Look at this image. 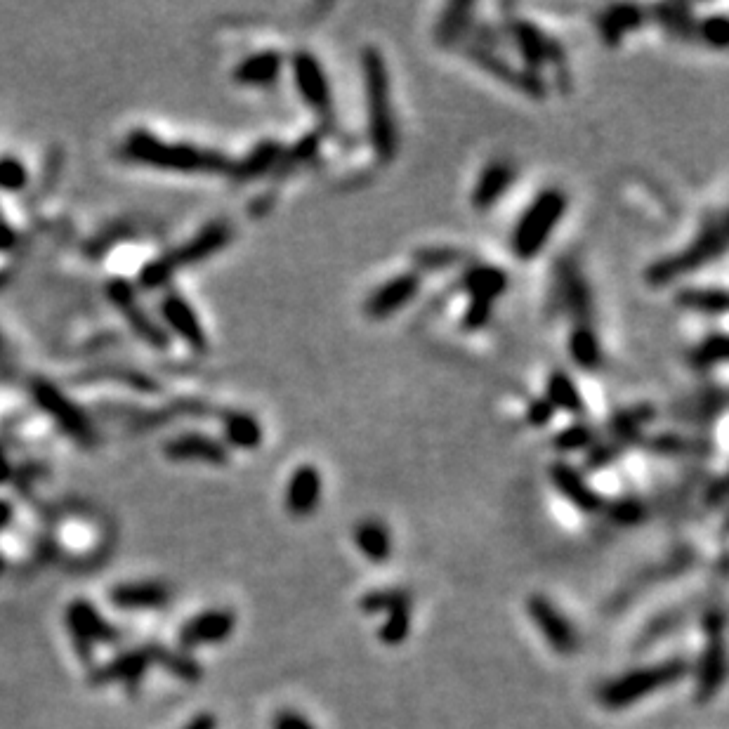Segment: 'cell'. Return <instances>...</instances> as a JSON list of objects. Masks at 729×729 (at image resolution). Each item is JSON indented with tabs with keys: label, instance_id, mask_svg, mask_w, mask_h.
Segmentation results:
<instances>
[{
	"label": "cell",
	"instance_id": "cell-1",
	"mask_svg": "<svg viewBox=\"0 0 729 729\" xmlns=\"http://www.w3.org/2000/svg\"><path fill=\"white\" fill-rule=\"evenodd\" d=\"M361 76H364L366 100V126L373 154L380 163H392L399 151V128L394 118L392 83L385 57L378 48H364L361 52Z\"/></svg>",
	"mask_w": 729,
	"mask_h": 729
},
{
	"label": "cell",
	"instance_id": "cell-2",
	"mask_svg": "<svg viewBox=\"0 0 729 729\" xmlns=\"http://www.w3.org/2000/svg\"><path fill=\"white\" fill-rule=\"evenodd\" d=\"M123 156L133 163L151 166L170 173H210L229 175L234 161L213 149H201L194 144L163 142L149 130H133L123 142Z\"/></svg>",
	"mask_w": 729,
	"mask_h": 729
},
{
	"label": "cell",
	"instance_id": "cell-3",
	"mask_svg": "<svg viewBox=\"0 0 729 729\" xmlns=\"http://www.w3.org/2000/svg\"><path fill=\"white\" fill-rule=\"evenodd\" d=\"M727 251V218L725 213L708 215L701 232L689 243L685 251L666 255V258L652 262L645 272V281L652 288H663L678 281L687 274L699 272L708 262L722 258Z\"/></svg>",
	"mask_w": 729,
	"mask_h": 729
},
{
	"label": "cell",
	"instance_id": "cell-4",
	"mask_svg": "<svg viewBox=\"0 0 729 729\" xmlns=\"http://www.w3.org/2000/svg\"><path fill=\"white\" fill-rule=\"evenodd\" d=\"M232 239H234L232 222L227 220L208 222L199 234L192 236L187 243H182L180 248H173V251L163 253L156 260H151L149 265H144L140 272V286L147 288V291L163 288L166 284H170V279H173L180 269L199 265V262L213 258L215 253L225 251L229 243H232Z\"/></svg>",
	"mask_w": 729,
	"mask_h": 729
},
{
	"label": "cell",
	"instance_id": "cell-5",
	"mask_svg": "<svg viewBox=\"0 0 729 729\" xmlns=\"http://www.w3.org/2000/svg\"><path fill=\"white\" fill-rule=\"evenodd\" d=\"M687 673L689 663L685 659H666L656 666L637 668V671H630L602 685L600 704L612 708V711H621V708L633 706L645 696L659 692V689L678 685L680 680L687 678Z\"/></svg>",
	"mask_w": 729,
	"mask_h": 729
},
{
	"label": "cell",
	"instance_id": "cell-6",
	"mask_svg": "<svg viewBox=\"0 0 729 729\" xmlns=\"http://www.w3.org/2000/svg\"><path fill=\"white\" fill-rule=\"evenodd\" d=\"M567 213V194L560 189H545L529 203L512 232V253L520 260H534L548 246L555 227Z\"/></svg>",
	"mask_w": 729,
	"mask_h": 729
},
{
	"label": "cell",
	"instance_id": "cell-7",
	"mask_svg": "<svg viewBox=\"0 0 729 729\" xmlns=\"http://www.w3.org/2000/svg\"><path fill=\"white\" fill-rule=\"evenodd\" d=\"M31 392H34L36 404L41 406V409L48 413V416L55 420L59 428L67 432L69 437H74L76 442L83 446L95 444L97 435L93 423H90L88 416L81 411V406L71 402L67 394L59 390L57 385H52L43 378H36L34 383H31Z\"/></svg>",
	"mask_w": 729,
	"mask_h": 729
},
{
	"label": "cell",
	"instance_id": "cell-8",
	"mask_svg": "<svg viewBox=\"0 0 729 729\" xmlns=\"http://www.w3.org/2000/svg\"><path fill=\"white\" fill-rule=\"evenodd\" d=\"M550 300L555 307L574 319L576 326H590L593 319V293L581 269L571 260H557L553 272V295Z\"/></svg>",
	"mask_w": 729,
	"mask_h": 729
},
{
	"label": "cell",
	"instance_id": "cell-9",
	"mask_svg": "<svg viewBox=\"0 0 729 729\" xmlns=\"http://www.w3.org/2000/svg\"><path fill=\"white\" fill-rule=\"evenodd\" d=\"M508 36L515 50L520 52L524 69L531 71V74H538L548 64L564 67V62H567L562 45L553 41L529 19H512L508 24Z\"/></svg>",
	"mask_w": 729,
	"mask_h": 729
},
{
	"label": "cell",
	"instance_id": "cell-10",
	"mask_svg": "<svg viewBox=\"0 0 729 729\" xmlns=\"http://www.w3.org/2000/svg\"><path fill=\"white\" fill-rule=\"evenodd\" d=\"M107 295H109L111 305H114L116 310L123 314V319L128 321L130 328H133V333L137 338L144 340V343L151 347H156V350H166V347L170 345L168 331L161 324H156V321L142 310L140 302H137L133 284H128V281H123V279H114L107 286Z\"/></svg>",
	"mask_w": 729,
	"mask_h": 729
},
{
	"label": "cell",
	"instance_id": "cell-11",
	"mask_svg": "<svg viewBox=\"0 0 729 729\" xmlns=\"http://www.w3.org/2000/svg\"><path fill=\"white\" fill-rule=\"evenodd\" d=\"M291 69H293V81L298 85V93L302 102L310 107L314 114L321 118H328L333 111V95H331V83H328V76L324 67L312 52L300 50L291 57Z\"/></svg>",
	"mask_w": 729,
	"mask_h": 729
},
{
	"label": "cell",
	"instance_id": "cell-12",
	"mask_svg": "<svg viewBox=\"0 0 729 729\" xmlns=\"http://www.w3.org/2000/svg\"><path fill=\"white\" fill-rule=\"evenodd\" d=\"M67 626L71 635H74L76 649L85 663L90 659L93 645H114V642H118L116 628L109 621H104L102 614L93 607V602L88 600H76L69 604Z\"/></svg>",
	"mask_w": 729,
	"mask_h": 729
},
{
	"label": "cell",
	"instance_id": "cell-13",
	"mask_svg": "<svg viewBox=\"0 0 729 729\" xmlns=\"http://www.w3.org/2000/svg\"><path fill=\"white\" fill-rule=\"evenodd\" d=\"M463 52H465V57H468L472 64H477L479 69L489 71V74L496 76L498 81H505L510 88L522 90V93L534 97V100H543L545 93H548V85H545L541 76L531 74V71H527V69L512 67L508 59L498 55V52L472 48V45L463 48Z\"/></svg>",
	"mask_w": 729,
	"mask_h": 729
},
{
	"label": "cell",
	"instance_id": "cell-14",
	"mask_svg": "<svg viewBox=\"0 0 729 729\" xmlns=\"http://www.w3.org/2000/svg\"><path fill=\"white\" fill-rule=\"evenodd\" d=\"M420 274L418 272H402L397 277L387 279L385 284H380L376 291H373L369 298H366L364 312L366 317L373 321H383L399 310H404L409 302L420 293Z\"/></svg>",
	"mask_w": 729,
	"mask_h": 729
},
{
	"label": "cell",
	"instance_id": "cell-15",
	"mask_svg": "<svg viewBox=\"0 0 729 729\" xmlns=\"http://www.w3.org/2000/svg\"><path fill=\"white\" fill-rule=\"evenodd\" d=\"M527 612L531 621L536 623V628L541 630L548 645L560 654H571L579 647V637H576V630L571 628L567 616H564L560 609L555 607L553 602L545 595H531L527 602Z\"/></svg>",
	"mask_w": 729,
	"mask_h": 729
},
{
	"label": "cell",
	"instance_id": "cell-16",
	"mask_svg": "<svg viewBox=\"0 0 729 729\" xmlns=\"http://www.w3.org/2000/svg\"><path fill=\"white\" fill-rule=\"evenodd\" d=\"M161 314H163V324L168 326V331L175 333V336L180 338L182 343L189 347V350H194V352L208 350L206 328H203L199 314L194 312V307L189 305V300L185 298V295H180V293L163 295Z\"/></svg>",
	"mask_w": 729,
	"mask_h": 729
},
{
	"label": "cell",
	"instance_id": "cell-17",
	"mask_svg": "<svg viewBox=\"0 0 729 729\" xmlns=\"http://www.w3.org/2000/svg\"><path fill=\"white\" fill-rule=\"evenodd\" d=\"M236 628V616L227 609H208L189 619L180 628V645L185 649L220 645L232 637Z\"/></svg>",
	"mask_w": 729,
	"mask_h": 729
},
{
	"label": "cell",
	"instance_id": "cell-18",
	"mask_svg": "<svg viewBox=\"0 0 729 729\" xmlns=\"http://www.w3.org/2000/svg\"><path fill=\"white\" fill-rule=\"evenodd\" d=\"M163 453L170 461H196L208 465H227L229 449L220 439L203 435V432H185L163 446Z\"/></svg>",
	"mask_w": 729,
	"mask_h": 729
},
{
	"label": "cell",
	"instance_id": "cell-19",
	"mask_svg": "<svg viewBox=\"0 0 729 729\" xmlns=\"http://www.w3.org/2000/svg\"><path fill=\"white\" fill-rule=\"evenodd\" d=\"M550 482H553L555 489L560 491L576 510L586 512V515H597V512L604 510L602 496L597 494L593 486L588 484V479L583 477L574 465L564 461L550 465Z\"/></svg>",
	"mask_w": 729,
	"mask_h": 729
},
{
	"label": "cell",
	"instance_id": "cell-20",
	"mask_svg": "<svg viewBox=\"0 0 729 729\" xmlns=\"http://www.w3.org/2000/svg\"><path fill=\"white\" fill-rule=\"evenodd\" d=\"M321 472L314 465H300L288 479L286 486V510L293 517H310L321 503Z\"/></svg>",
	"mask_w": 729,
	"mask_h": 729
},
{
	"label": "cell",
	"instance_id": "cell-21",
	"mask_svg": "<svg viewBox=\"0 0 729 729\" xmlns=\"http://www.w3.org/2000/svg\"><path fill=\"white\" fill-rule=\"evenodd\" d=\"M515 177H517V170L508 161L498 159V161L486 163V166L482 168V173H479V177H477L475 189H472V206H475L479 213L494 208L496 203L501 201L505 194H508V189L512 187V182H515Z\"/></svg>",
	"mask_w": 729,
	"mask_h": 729
},
{
	"label": "cell",
	"instance_id": "cell-22",
	"mask_svg": "<svg viewBox=\"0 0 729 729\" xmlns=\"http://www.w3.org/2000/svg\"><path fill=\"white\" fill-rule=\"evenodd\" d=\"M508 286L510 277L505 269L496 265H482V262L470 265L461 277V288L470 298V302H486V305H494V302L508 291Z\"/></svg>",
	"mask_w": 729,
	"mask_h": 729
},
{
	"label": "cell",
	"instance_id": "cell-23",
	"mask_svg": "<svg viewBox=\"0 0 729 729\" xmlns=\"http://www.w3.org/2000/svg\"><path fill=\"white\" fill-rule=\"evenodd\" d=\"M725 675V642H722V635H713L706 640V649L699 659V671H696V699H699V704H708L718 694Z\"/></svg>",
	"mask_w": 729,
	"mask_h": 729
},
{
	"label": "cell",
	"instance_id": "cell-24",
	"mask_svg": "<svg viewBox=\"0 0 729 729\" xmlns=\"http://www.w3.org/2000/svg\"><path fill=\"white\" fill-rule=\"evenodd\" d=\"M645 22H647V12L642 10L640 5L616 3L600 12V17H597V29H600L602 41L607 43L609 48H616V45H621L623 36L630 34V31H637Z\"/></svg>",
	"mask_w": 729,
	"mask_h": 729
},
{
	"label": "cell",
	"instance_id": "cell-25",
	"mask_svg": "<svg viewBox=\"0 0 729 729\" xmlns=\"http://www.w3.org/2000/svg\"><path fill=\"white\" fill-rule=\"evenodd\" d=\"M281 69H284V55L279 50H262L241 59L232 71V78L241 85H251V88H267V85L279 81Z\"/></svg>",
	"mask_w": 729,
	"mask_h": 729
},
{
	"label": "cell",
	"instance_id": "cell-26",
	"mask_svg": "<svg viewBox=\"0 0 729 729\" xmlns=\"http://www.w3.org/2000/svg\"><path fill=\"white\" fill-rule=\"evenodd\" d=\"M286 147L277 140H262L255 144V147L248 151L246 156L239 163H234L232 170H229L227 177H232L234 182H253L258 177H265L274 173L279 166L281 156H284Z\"/></svg>",
	"mask_w": 729,
	"mask_h": 729
},
{
	"label": "cell",
	"instance_id": "cell-27",
	"mask_svg": "<svg viewBox=\"0 0 729 729\" xmlns=\"http://www.w3.org/2000/svg\"><path fill=\"white\" fill-rule=\"evenodd\" d=\"M111 602L118 609L128 612H142V609H159L170 600V590L163 583H121L109 593Z\"/></svg>",
	"mask_w": 729,
	"mask_h": 729
},
{
	"label": "cell",
	"instance_id": "cell-28",
	"mask_svg": "<svg viewBox=\"0 0 729 729\" xmlns=\"http://www.w3.org/2000/svg\"><path fill=\"white\" fill-rule=\"evenodd\" d=\"M475 5L472 3H451L446 5L442 17L435 26V38L442 48H456L470 38L475 26Z\"/></svg>",
	"mask_w": 729,
	"mask_h": 729
},
{
	"label": "cell",
	"instance_id": "cell-29",
	"mask_svg": "<svg viewBox=\"0 0 729 729\" xmlns=\"http://www.w3.org/2000/svg\"><path fill=\"white\" fill-rule=\"evenodd\" d=\"M222 432H225V446L234 449H258L262 444L260 420L246 411H227L222 416Z\"/></svg>",
	"mask_w": 729,
	"mask_h": 729
},
{
	"label": "cell",
	"instance_id": "cell-30",
	"mask_svg": "<svg viewBox=\"0 0 729 729\" xmlns=\"http://www.w3.org/2000/svg\"><path fill=\"white\" fill-rule=\"evenodd\" d=\"M151 666L149 652L147 649H135V652H126L116 656L109 666H102L100 671H95L93 682L95 685H104V682H137L144 675V671Z\"/></svg>",
	"mask_w": 729,
	"mask_h": 729
},
{
	"label": "cell",
	"instance_id": "cell-31",
	"mask_svg": "<svg viewBox=\"0 0 729 729\" xmlns=\"http://www.w3.org/2000/svg\"><path fill=\"white\" fill-rule=\"evenodd\" d=\"M545 399L553 404V409L571 413V416H581L586 411V402H583V394L579 385L574 383V378L569 376L567 371H553L548 376V383H545Z\"/></svg>",
	"mask_w": 729,
	"mask_h": 729
},
{
	"label": "cell",
	"instance_id": "cell-32",
	"mask_svg": "<svg viewBox=\"0 0 729 729\" xmlns=\"http://www.w3.org/2000/svg\"><path fill=\"white\" fill-rule=\"evenodd\" d=\"M354 543L359 553L371 562H385L392 555V534L378 520L359 522L354 529Z\"/></svg>",
	"mask_w": 729,
	"mask_h": 729
},
{
	"label": "cell",
	"instance_id": "cell-33",
	"mask_svg": "<svg viewBox=\"0 0 729 729\" xmlns=\"http://www.w3.org/2000/svg\"><path fill=\"white\" fill-rule=\"evenodd\" d=\"M569 357L583 371H595L602 364V345L590 326H574L569 333Z\"/></svg>",
	"mask_w": 729,
	"mask_h": 729
},
{
	"label": "cell",
	"instance_id": "cell-34",
	"mask_svg": "<svg viewBox=\"0 0 729 729\" xmlns=\"http://www.w3.org/2000/svg\"><path fill=\"white\" fill-rule=\"evenodd\" d=\"M652 15L678 41H692L696 34L692 8L685 3H661L652 10Z\"/></svg>",
	"mask_w": 729,
	"mask_h": 729
},
{
	"label": "cell",
	"instance_id": "cell-35",
	"mask_svg": "<svg viewBox=\"0 0 729 729\" xmlns=\"http://www.w3.org/2000/svg\"><path fill=\"white\" fill-rule=\"evenodd\" d=\"M675 302L682 310L718 317V314L727 312V291L725 288H682L675 295Z\"/></svg>",
	"mask_w": 729,
	"mask_h": 729
},
{
	"label": "cell",
	"instance_id": "cell-36",
	"mask_svg": "<svg viewBox=\"0 0 729 729\" xmlns=\"http://www.w3.org/2000/svg\"><path fill=\"white\" fill-rule=\"evenodd\" d=\"M656 418V409L652 404H635L628 406V409H621L609 418L607 430L612 437H628V439H640V432L645 425L652 423Z\"/></svg>",
	"mask_w": 729,
	"mask_h": 729
},
{
	"label": "cell",
	"instance_id": "cell-37",
	"mask_svg": "<svg viewBox=\"0 0 729 729\" xmlns=\"http://www.w3.org/2000/svg\"><path fill=\"white\" fill-rule=\"evenodd\" d=\"M147 652L151 663H161V666L168 668L175 678L185 682H201L203 668L189 654L173 652V649L166 647H147Z\"/></svg>",
	"mask_w": 729,
	"mask_h": 729
},
{
	"label": "cell",
	"instance_id": "cell-38",
	"mask_svg": "<svg viewBox=\"0 0 729 729\" xmlns=\"http://www.w3.org/2000/svg\"><path fill=\"white\" fill-rule=\"evenodd\" d=\"M727 354L729 347L725 333H711V336H706L699 345H694L692 352H689V364H692L696 371H708L715 369V366L725 364Z\"/></svg>",
	"mask_w": 729,
	"mask_h": 729
},
{
	"label": "cell",
	"instance_id": "cell-39",
	"mask_svg": "<svg viewBox=\"0 0 729 729\" xmlns=\"http://www.w3.org/2000/svg\"><path fill=\"white\" fill-rule=\"evenodd\" d=\"M321 140H324V137H321L319 130L302 135L291 149L284 151V156H281V161H279L277 170H274V175L284 177V175L291 173L293 168L302 166V163H310V161L317 159V154L321 149Z\"/></svg>",
	"mask_w": 729,
	"mask_h": 729
},
{
	"label": "cell",
	"instance_id": "cell-40",
	"mask_svg": "<svg viewBox=\"0 0 729 729\" xmlns=\"http://www.w3.org/2000/svg\"><path fill=\"white\" fill-rule=\"evenodd\" d=\"M465 260L463 251L453 246H425L413 253V265L423 272H446Z\"/></svg>",
	"mask_w": 729,
	"mask_h": 729
},
{
	"label": "cell",
	"instance_id": "cell-41",
	"mask_svg": "<svg viewBox=\"0 0 729 729\" xmlns=\"http://www.w3.org/2000/svg\"><path fill=\"white\" fill-rule=\"evenodd\" d=\"M411 633V600H406L387 612V619L380 626V642L387 647H399Z\"/></svg>",
	"mask_w": 729,
	"mask_h": 729
},
{
	"label": "cell",
	"instance_id": "cell-42",
	"mask_svg": "<svg viewBox=\"0 0 729 729\" xmlns=\"http://www.w3.org/2000/svg\"><path fill=\"white\" fill-rule=\"evenodd\" d=\"M597 444V430L588 423H574L564 428L553 437L555 451L560 453H576Z\"/></svg>",
	"mask_w": 729,
	"mask_h": 729
},
{
	"label": "cell",
	"instance_id": "cell-43",
	"mask_svg": "<svg viewBox=\"0 0 729 729\" xmlns=\"http://www.w3.org/2000/svg\"><path fill=\"white\" fill-rule=\"evenodd\" d=\"M406 600H411V595L402 588H383V590H371L359 600V609L364 614H380L390 612V609L397 607Z\"/></svg>",
	"mask_w": 729,
	"mask_h": 729
},
{
	"label": "cell",
	"instance_id": "cell-44",
	"mask_svg": "<svg viewBox=\"0 0 729 729\" xmlns=\"http://www.w3.org/2000/svg\"><path fill=\"white\" fill-rule=\"evenodd\" d=\"M637 439H628V437H609L607 442L602 444H593L590 446V453L586 456V465L588 468H604V465H609L612 461H616V458L621 456L623 451H626L628 444H635Z\"/></svg>",
	"mask_w": 729,
	"mask_h": 729
},
{
	"label": "cell",
	"instance_id": "cell-45",
	"mask_svg": "<svg viewBox=\"0 0 729 729\" xmlns=\"http://www.w3.org/2000/svg\"><path fill=\"white\" fill-rule=\"evenodd\" d=\"M696 34H699L701 41L711 45L715 50H727L729 48V19L727 15H711L701 19L699 26H696Z\"/></svg>",
	"mask_w": 729,
	"mask_h": 729
},
{
	"label": "cell",
	"instance_id": "cell-46",
	"mask_svg": "<svg viewBox=\"0 0 729 729\" xmlns=\"http://www.w3.org/2000/svg\"><path fill=\"white\" fill-rule=\"evenodd\" d=\"M29 185V170L15 156L0 159V189L3 192H22Z\"/></svg>",
	"mask_w": 729,
	"mask_h": 729
},
{
	"label": "cell",
	"instance_id": "cell-47",
	"mask_svg": "<svg viewBox=\"0 0 729 729\" xmlns=\"http://www.w3.org/2000/svg\"><path fill=\"white\" fill-rule=\"evenodd\" d=\"M647 446L654 453H659V456H687V453L696 449L694 442H689V439L680 435H673V432H661V435L649 439Z\"/></svg>",
	"mask_w": 729,
	"mask_h": 729
},
{
	"label": "cell",
	"instance_id": "cell-48",
	"mask_svg": "<svg viewBox=\"0 0 729 729\" xmlns=\"http://www.w3.org/2000/svg\"><path fill=\"white\" fill-rule=\"evenodd\" d=\"M607 512L616 524H621V527H633V524L645 520L647 508L637 501V498H619L614 505H609Z\"/></svg>",
	"mask_w": 729,
	"mask_h": 729
},
{
	"label": "cell",
	"instance_id": "cell-49",
	"mask_svg": "<svg viewBox=\"0 0 729 729\" xmlns=\"http://www.w3.org/2000/svg\"><path fill=\"white\" fill-rule=\"evenodd\" d=\"M491 314H494V305H486V302H470L468 310L463 314L461 326L465 331H482V328L489 326Z\"/></svg>",
	"mask_w": 729,
	"mask_h": 729
},
{
	"label": "cell",
	"instance_id": "cell-50",
	"mask_svg": "<svg viewBox=\"0 0 729 729\" xmlns=\"http://www.w3.org/2000/svg\"><path fill=\"white\" fill-rule=\"evenodd\" d=\"M553 416H555L553 404H550L545 397L534 399V402H531L529 409H527V420L531 425H534V428H545V425L553 420Z\"/></svg>",
	"mask_w": 729,
	"mask_h": 729
},
{
	"label": "cell",
	"instance_id": "cell-51",
	"mask_svg": "<svg viewBox=\"0 0 729 729\" xmlns=\"http://www.w3.org/2000/svg\"><path fill=\"white\" fill-rule=\"evenodd\" d=\"M272 729H317L312 725L305 715L295 713V711H281L274 715L272 720Z\"/></svg>",
	"mask_w": 729,
	"mask_h": 729
},
{
	"label": "cell",
	"instance_id": "cell-52",
	"mask_svg": "<svg viewBox=\"0 0 729 729\" xmlns=\"http://www.w3.org/2000/svg\"><path fill=\"white\" fill-rule=\"evenodd\" d=\"M182 729H218V718L213 713H199Z\"/></svg>",
	"mask_w": 729,
	"mask_h": 729
},
{
	"label": "cell",
	"instance_id": "cell-53",
	"mask_svg": "<svg viewBox=\"0 0 729 729\" xmlns=\"http://www.w3.org/2000/svg\"><path fill=\"white\" fill-rule=\"evenodd\" d=\"M17 243V234L15 229H12L10 225H5L3 220H0V251H8V248H12Z\"/></svg>",
	"mask_w": 729,
	"mask_h": 729
},
{
	"label": "cell",
	"instance_id": "cell-54",
	"mask_svg": "<svg viewBox=\"0 0 729 729\" xmlns=\"http://www.w3.org/2000/svg\"><path fill=\"white\" fill-rule=\"evenodd\" d=\"M10 475H12V468H10L8 458H5L3 449H0V482H8Z\"/></svg>",
	"mask_w": 729,
	"mask_h": 729
},
{
	"label": "cell",
	"instance_id": "cell-55",
	"mask_svg": "<svg viewBox=\"0 0 729 729\" xmlns=\"http://www.w3.org/2000/svg\"><path fill=\"white\" fill-rule=\"evenodd\" d=\"M10 520H12V508H10V503L0 501V529L8 527Z\"/></svg>",
	"mask_w": 729,
	"mask_h": 729
},
{
	"label": "cell",
	"instance_id": "cell-56",
	"mask_svg": "<svg viewBox=\"0 0 729 729\" xmlns=\"http://www.w3.org/2000/svg\"><path fill=\"white\" fill-rule=\"evenodd\" d=\"M3 567H5V562H3V557H0V574H3Z\"/></svg>",
	"mask_w": 729,
	"mask_h": 729
}]
</instances>
